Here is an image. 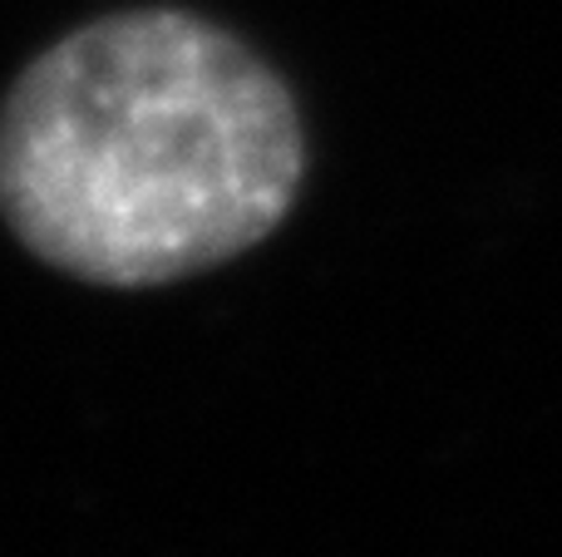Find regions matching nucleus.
Listing matches in <instances>:
<instances>
[{
    "label": "nucleus",
    "instance_id": "obj_1",
    "mask_svg": "<svg viewBox=\"0 0 562 557\" xmlns=\"http://www.w3.org/2000/svg\"><path fill=\"white\" fill-rule=\"evenodd\" d=\"M301 183L306 128L291 84L193 10L89 20L0 99V217L75 282L213 272L286 223Z\"/></svg>",
    "mask_w": 562,
    "mask_h": 557
}]
</instances>
